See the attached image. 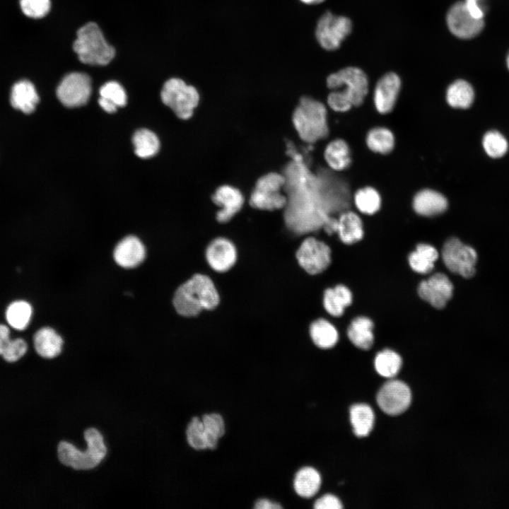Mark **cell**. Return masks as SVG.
Masks as SVG:
<instances>
[{
    "label": "cell",
    "mask_w": 509,
    "mask_h": 509,
    "mask_svg": "<svg viewBox=\"0 0 509 509\" xmlns=\"http://www.w3.org/2000/svg\"><path fill=\"white\" fill-rule=\"evenodd\" d=\"M221 303V296L214 281L208 275L193 274L176 289L172 304L183 317H195L204 310H213Z\"/></svg>",
    "instance_id": "1"
},
{
    "label": "cell",
    "mask_w": 509,
    "mask_h": 509,
    "mask_svg": "<svg viewBox=\"0 0 509 509\" xmlns=\"http://www.w3.org/2000/svg\"><path fill=\"white\" fill-rule=\"evenodd\" d=\"M329 88H344L330 93L327 103L331 109L344 112L352 107L361 105L368 90V81L365 74L359 68L349 66L330 74L327 79Z\"/></svg>",
    "instance_id": "2"
},
{
    "label": "cell",
    "mask_w": 509,
    "mask_h": 509,
    "mask_svg": "<svg viewBox=\"0 0 509 509\" xmlns=\"http://www.w3.org/2000/svg\"><path fill=\"white\" fill-rule=\"evenodd\" d=\"M87 443L85 451L78 450L72 443L62 441L58 445L57 454L59 461L74 469H90L97 467L107 454L103 436L95 428H89L84 432Z\"/></svg>",
    "instance_id": "3"
},
{
    "label": "cell",
    "mask_w": 509,
    "mask_h": 509,
    "mask_svg": "<svg viewBox=\"0 0 509 509\" xmlns=\"http://www.w3.org/2000/svg\"><path fill=\"white\" fill-rule=\"evenodd\" d=\"M73 48L79 60L89 65H107L115 55V48L107 42L94 22H89L78 30Z\"/></svg>",
    "instance_id": "4"
},
{
    "label": "cell",
    "mask_w": 509,
    "mask_h": 509,
    "mask_svg": "<svg viewBox=\"0 0 509 509\" xmlns=\"http://www.w3.org/2000/svg\"><path fill=\"white\" fill-rule=\"evenodd\" d=\"M293 122L300 139L308 143L324 139L329 132L325 106L311 98L300 99L293 112Z\"/></svg>",
    "instance_id": "5"
},
{
    "label": "cell",
    "mask_w": 509,
    "mask_h": 509,
    "mask_svg": "<svg viewBox=\"0 0 509 509\" xmlns=\"http://www.w3.org/2000/svg\"><path fill=\"white\" fill-rule=\"evenodd\" d=\"M160 98L162 102L182 119L192 117L199 100L197 89L177 78L168 79L164 83Z\"/></svg>",
    "instance_id": "6"
},
{
    "label": "cell",
    "mask_w": 509,
    "mask_h": 509,
    "mask_svg": "<svg viewBox=\"0 0 509 509\" xmlns=\"http://www.w3.org/2000/svg\"><path fill=\"white\" fill-rule=\"evenodd\" d=\"M442 257L446 267L452 273L464 278H470L475 274L477 254L474 248L458 238H451L445 242Z\"/></svg>",
    "instance_id": "7"
},
{
    "label": "cell",
    "mask_w": 509,
    "mask_h": 509,
    "mask_svg": "<svg viewBox=\"0 0 509 509\" xmlns=\"http://www.w3.org/2000/svg\"><path fill=\"white\" fill-rule=\"evenodd\" d=\"M299 267L309 275H317L327 269L331 262V250L314 237L305 238L295 254Z\"/></svg>",
    "instance_id": "8"
},
{
    "label": "cell",
    "mask_w": 509,
    "mask_h": 509,
    "mask_svg": "<svg viewBox=\"0 0 509 509\" xmlns=\"http://www.w3.org/2000/svg\"><path fill=\"white\" fill-rule=\"evenodd\" d=\"M352 23L345 16H336L327 11L319 19L315 35L322 47L334 50L351 31Z\"/></svg>",
    "instance_id": "9"
},
{
    "label": "cell",
    "mask_w": 509,
    "mask_h": 509,
    "mask_svg": "<svg viewBox=\"0 0 509 509\" xmlns=\"http://www.w3.org/2000/svg\"><path fill=\"white\" fill-rule=\"evenodd\" d=\"M91 90V79L88 75L72 72L61 81L57 88V96L66 107H79L87 103Z\"/></svg>",
    "instance_id": "10"
},
{
    "label": "cell",
    "mask_w": 509,
    "mask_h": 509,
    "mask_svg": "<svg viewBox=\"0 0 509 509\" xmlns=\"http://www.w3.org/2000/svg\"><path fill=\"white\" fill-rule=\"evenodd\" d=\"M411 393L408 385L398 380L385 382L377 394V402L380 409L389 415H398L409 406Z\"/></svg>",
    "instance_id": "11"
},
{
    "label": "cell",
    "mask_w": 509,
    "mask_h": 509,
    "mask_svg": "<svg viewBox=\"0 0 509 509\" xmlns=\"http://www.w3.org/2000/svg\"><path fill=\"white\" fill-rule=\"evenodd\" d=\"M205 258L214 271L226 273L235 265L238 261V250L229 239L218 237L212 240L207 245Z\"/></svg>",
    "instance_id": "12"
},
{
    "label": "cell",
    "mask_w": 509,
    "mask_h": 509,
    "mask_svg": "<svg viewBox=\"0 0 509 509\" xmlns=\"http://www.w3.org/2000/svg\"><path fill=\"white\" fill-rule=\"evenodd\" d=\"M447 23L450 32L462 39L476 36L484 27L483 19L473 17L464 2L456 3L450 8L447 14Z\"/></svg>",
    "instance_id": "13"
},
{
    "label": "cell",
    "mask_w": 509,
    "mask_h": 509,
    "mask_svg": "<svg viewBox=\"0 0 509 509\" xmlns=\"http://www.w3.org/2000/svg\"><path fill=\"white\" fill-rule=\"evenodd\" d=\"M453 285L448 277L443 273H436L427 280L420 283L418 288L419 296L433 307L442 309L452 298Z\"/></svg>",
    "instance_id": "14"
},
{
    "label": "cell",
    "mask_w": 509,
    "mask_h": 509,
    "mask_svg": "<svg viewBox=\"0 0 509 509\" xmlns=\"http://www.w3.org/2000/svg\"><path fill=\"white\" fill-rule=\"evenodd\" d=\"M400 88V78L394 73H387L379 79L374 92V104L379 113L387 114L392 110Z\"/></svg>",
    "instance_id": "15"
},
{
    "label": "cell",
    "mask_w": 509,
    "mask_h": 509,
    "mask_svg": "<svg viewBox=\"0 0 509 509\" xmlns=\"http://www.w3.org/2000/svg\"><path fill=\"white\" fill-rule=\"evenodd\" d=\"M212 200L221 207L216 213V220L224 223L228 222L241 209L244 198L238 189L223 185L216 190Z\"/></svg>",
    "instance_id": "16"
},
{
    "label": "cell",
    "mask_w": 509,
    "mask_h": 509,
    "mask_svg": "<svg viewBox=\"0 0 509 509\" xmlns=\"http://www.w3.org/2000/svg\"><path fill=\"white\" fill-rule=\"evenodd\" d=\"M280 189L272 182H257L250 197V205L255 209L269 211L284 207L287 204V199L280 193Z\"/></svg>",
    "instance_id": "17"
},
{
    "label": "cell",
    "mask_w": 509,
    "mask_h": 509,
    "mask_svg": "<svg viewBox=\"0 0 509 509\" xmlns=\"http://www.w3.org/2000/svg\"><path fill=\"white\" fill-rule=\"evenodd\" d=\"M145 256L146 250L143 242L134 235H129L121 240L113 252L115 262L125 269L139 266Z\"/></svg>",
    "instance_id": "18"
},
{
    "label": "cell",
    "mask_w": 509,
    "mask_h": 509,
    "mask_svg": "<svg viewBox=\"0 0 509 509\" xmlns=\"http://www.w3.org/2000/svg\"><path fill=\"white\" fill-rule=\"evenodd\" d=\"M447 200L443 194L431 189L420 190L413 199L415 212L423 216L439 215L447 209Z\"/></svg>",
    "instance_id": "19"
},
{
    "label": "cell",
    "mask_w": 509,
    "mask_h": 509,
    "mask_svg": "<svg viewBox=\"0 0 509 509\" xmlns=\"http://www.w3.org/2000/svg\"><path fill=\"white\" fill-rule=\"evenodd\" d=\"M39 102V97L34 85L27 80L16 83L11 92V105L25 114L32 113Z\"/></svg>",
    "instance_id": "20"
},
{
    "label": "cell",
    "mask_w": 509,
    "mask_h": 509,
    "mask_svg": "<svg viewBox=\"0 0 509 509\" xmlns=\"http://www.w3.org/2000/svg\"><path fill=\"white\" fill-rule=\"evenodd\" d=\"M34 346L37 353L45 358L57 356L62 351L63 339L51 327L40 329L34 336Z\"/></svg>",
    "instance_id": "21"
},
{
    "label": "cell",
    "mask_w": 509,
    "mask_h": 509,
    "mask_svg": "<svg viewBox=\"0 0 509 509\" xmlns=\"http://www.w3.org/2000/svg\"><path fill=\"white\" fill-rule=\"evenodd\" d=\"M352 302L351 291L344 285L327 288L323 295V306L333 317H340Z\"/></svg>",
    "instance_id": "22"
},
{
    "label": "cell",
    "mask_w": 509,
    "mask_h": 509,
    "mask_svg": "<svg viewBox=\"0 0 509 509\" xmlns=\"http://www.w3.org/2000/svg\"><path fill=\"white\" fill-rule=\"evenodd\" d=\"M373 323L366 317H358L352 320L347 329L349 340L356 347L368 350L374 341Z\"/></svg>",
    "instance_id": "23"
},
{
    "label": "cell",
    "mask_w": 509,
    "mask_h": 509,
    "mask_svg": "<svg viewBox=\"0 0 509 509\" xmlns=\"http://www.w3.org/2000/svg\"><path fill=\"white\" fill-rule=\"evenodd\" d=\"M338 220L337 233L345 244H353L363 236V223L360 217L353 211L342 213Z\"/></svg>",
    "instance_id": "24"
},
{
    "label": "cell",
    "mask_w": 509,
    "mask_h": 509,
    "mask_svg": "<svg viewBox=\"0 0 509 509\" xmlns=\"http://www.w3.org/2000/svg\"><path fill=\"white\" fill-rule=\"evenodd\" d=\"M309 334L314 344L323 349L332 348L339 339L335 327L323 318H319L310 324Z\"/></svg>",
    "instance_id": "25"
},
{
    "label": "cell",
    "mask_w": 509,
    "mask_h": 509,
    "mask_svg": "<svg viewBox=\"0 0 509 509\" xmlns=\"http://www.w3.org/2000/svg\"><path fill=\"white\" fill-rule=\"evenodd\" d=\"M319 472L311 467L299 469L295 475L293 486L296 493L303 498H311L318 491L321 486Z\"/></svg>",
    "instance_id": "26"
},
{
    "label": "cell",
    "mask_w": 509,
    "mask_h": 509,
    "mask_svg": "<svg viewBox=\"0 0 509 509\" xmlns=\"http://www.w3.org/2000/svg\"><path fill=\"white\" fill-rule=\"evenodd\" d=\"M324 156L327 165L336 171L346 169L351 163L349 146L341 139L333 140L328 144Z\"/></svg>",
    "instance_id": "27"
},
{
    "label": "cell",
    "mask_w": 509,
    "mask_h": 509,
    "mask_svg": "<svg viewBox=\"0 0 509 509\" xmlns=\"http://www.w3.org/2000/svg\"><path fill=\"white\" fill-rule=\"evenodd\" d=\"M98 103L106 112L112 113L118 107L127 104V94L124 88L117 81H108L100 90Z\"/></svg>",
    "instance_id": "28"
},
{
    "label": "cell",
    "mask_w": 509,
    "mask_h": 509,
    "mask_svg": "<svg viewBox=\"0 0 509 509\" xmlns=\"http://www.w3.org/2000/svg\"><path fill=\"white\" fill-rule=\"evenodd\" d=\"M439 254L437 250L431 245L420 243L415 251L410 253L408 257L411 268L419 274H427L434 268V263Z\"/></svg>",
    "instance_id": "29"
},
{
    "label": "cell",
    "mask_w": 509,
    "mask_h": 509,
    "mask_svg": "<svg viewBox=\"0 0 509 509\" xmlns=\"http://www.w3.org/2000/svg\"><path fill=\"white\" fill-rule=\"evenodd\" d=\"M350 420L356 435L364 437L372 431L374 424V412L365 404H356L350 409Z\"/></svg>",
    "instance_id": "30"
},
{
    "label": "cell",
    "mask_w": 509,
    "mask_h": 509,
    "mask_svg": "<svg viewBox=\"0 0 509 509\" xmlns=\"http://www.w3.org/2000/svg\"><path fill=\"white\" fill-rule=\"evenodd\" d=\"M474 93L472 86L464 80H457L449 86L446 100L450 106L455 108L466 109L474 101Z\"/></svg>",
    "instance_id": "31"
},
{
    "label": "cell",
    "mask_w": 509,
    "mask_h": 509,
    "mask_svg": "<svg viewBox=\"0 0 509 509\" xmlns=\"http://www.w3.org/2000/svg\"><path fill=\"white\" fill-rule=\"evenodd\" d=\"M365 141L369 149L381 154L390 153L394 146L393 133L383 127L371 129L367 134Z\"/></svg>",
    "instance_id": "32"
},
{
    "label": "cell",
    "mask_w": 509,
    "mask_h": 509,
    "mask_svg": "<svg viewBox=\"0 0 509 509\" xmlns=\"http://www.w3.org/2000/svg\"><path fill=\"white\" fill-rule=\"evenodd\" d=\"M135 154L141 158H148L156 154L160 148L157 136L146 129L137 130L132 137Z\"/></svg>",
    "instance_id": "33"
},
{
    "label": "cell",
    "mask_w": 509,
    "mask_h": 509,
    "mask_svg": "<svg viewBox=\"0 0 509 509\" xmlns=\"http://www.w3.org/2000/svg\"><path fill=\"white\" fill-rule=\"evenodd\" d=\"M201 421L203 423L207 449L216 448L219 438L223 436L226 432V424L223 416L218 413L204 414Z\"/></svg>",
    "instance_id": "34"
},
{
    "label": "cell",
    "mask_w": 509,
    "mask_h": 509,
    "mask_svg": "<svg viewBox=\"0 0 509 509\" xmlns=\"http://www.w3.org/2000/svg\"><path fill=\"white\" fill-rule=\"evenodd\" d=\"M400 356L390 349L379 352L375 358V367L380 375L391 378L394 377L402 366Z\"/></svg>",
    "instance_id": "35"
},
{
    "label": "cell",
    "mask_w": 509,
    "mask_h": 509,
    "mask_svg": "<svg viewBox=\"0 0 509 509\" xmlns=\"http://www.w3.org/2000/svg\"><path fill=\"white\" fill-rule=\"evenodd\" d=\"M32 308L23 300L12 303L7 308L6 317L13 328L23 330L27 327L31 318Z\"/></svg>",
    "instance_id": "36"
},
{
    "label": "cell",
    "mask_w": 509,
    "mask_h": 509,
    "mask_svg": "<svg viewBox=\"0 0 509 509\" xmlns=\"http://www.w3.org/2000/svg\"><path fill=\"white\" fill-rule=\"evenodd\" d=\"M353 200L358 210L365 214H374L380 209L381 206L380 194L371 187H365L358 189L355 193Z\"/></svg>",
    "instance_id": "37"
},
{
    "label": "cell",
    "mask_w": 509,
    "mask_h": 509,
    "mask_svg": "<svg viewBox=\"0 0 509 509\" xmlns=\"http://www.w3.org/2000/svg\"><path fill=\"white\" fill-rule=\"evenodd\" d=\"M483 147L491 158L502 157L508 151V144L505 138L497 131H489L484 136Z\"/></svg>",
    "instance_id": "38"
},
{
    "label": "cell",
    "mask_w": 509,
    "mask_h": 509,
    "mask_svg": "<svg viewBox=\"0 0 509 509\" xmlns=\"http://www.w3.org/2000/svg\"><path fill=\"white\" fill-rule=\"evenodd\" d=\"M187 440L190 447L196 450L207 449L206 435L201 419L193 417L186 430Z\"/></svg>",
    "instance_id": "39"
},
{
    "label": "cell",
    "mask_w": 509,
    "mask_h": 509,
    "mask_svg": "<svg viewBox=\"0 0 509 509\" xmlns=\"http://www.w3.org/2000/svg\"><path fill=\"white\" fill-rule=\"evenodd\" d=\"M23 13L32 18L45 16L50 10V0H20Z\"/></svg>",
    "instance_id": "40"
},
{
    "label": "cell",
    "mask_w": 509,
    "mask_h": 509,
    "mask_svg": "<svg viewBox=\"0 0 509 509\" xmlns=\"http://www.w3.org/2000/svg\"><path fill=\"white\" fill-rule=\"evenodd\" d=\"M28 346L23 339H11L1 356L8 362H15L24 356Z\"/></svg>",
    "instance_id": "41"
},
{
    "label": "cell",
    "mask_w": 509,
    "mask_h": 509,
    "mask_svg": "<svg viewBox=\"0 0 509 509\" xmlns=\"http://www.w3.org/2000/svg\"><path fill=\"white\" fill-rule=\"evenodd\" d=\"M316 509H340L342 508L340 500L334 495L326 494L318 498L315 504Z\"/></svg>",
    "instance_id": "42"
},
{
    "label": "cell",
    "mask_w": 509,
    "mask_h": 509,
    "mask_svg": "<svg viewBox=\"0 0 509 509\" xmlns=\"http://www.w3.org/2000/svg\"><path fill=\"white\" fill-rule=\"evenodd\" d=\"M464 4L473 17L477 19H483L484 11L479 7L478 0H465Z\"/></svg>",
    "instance_id": "43"
},
{
    "label": "cell",
    "mask_w": 509,
    "mask_h": 509,
    "mask_svg": "<svg viewBox=\"0 0 509 509\" xmlns=\"http://www.w3.org/2000/svg\"><path fill=\"white\" fill-rule=\"evenodd\" d=\"M9 334L10 332L8 328L5 325L0 324V355L3 353L11 340Z\"/></svg>",
    "instance_id": "44"
},
{
    "label": "cell",
    "mask_w": 509,
    "mask_h": 509,
    "mask_svg": "<svg viewBox=\"0 0 509 509\" xmlns=\"http://www.w3.org/2000/svg\"><path fill=\"white\" fill-rule=\"evenodd\" d=\"M282 506L274 501L266 498L258 499L255 504L256 509H280Z\"/></svg>",
    "instance_id": "45"
},
{
    "label": "cell",
    "mask_w": 509,
    "mask_h": 509,
    "mask_svg": "<svg viewBox=\"0 0 509 509\" xmlns=\"http://www.w3.org/2000/svg\"><path fill=\"white\" fill-rule=\"evenodd\" d=\"M322 227L327 235H332L337 232L338 220L329 217L323 223Z\"/></svg>",
    "instance_id": "46"
},
{
    "label": "cell",
    "mask_w": 509,
    "mask_h": 509,
    "mask_svg": "<svg viewBox=\"0 0 509 509\" xmlns=\"http://www.w3.org/2000/svg\"><path fill=\"white\" fill-rule=\"evenodd\" d=\"M302 2L307 4H316L322 2L324 0H300Z\"/></svg>",
    "instance_id": "47"
},
{
    "label": "cell",
    "mask_w": 509,
    "mask_h": 509,
    "mask_svg": "<svg viewBox=\"0 0 509 509\" xmlns=\"http://www.w3.org/2000/svg\"><path fill=\"white\" fill-rule=\"evenodd\" d=\"M507 64H508V69H509V54H508V58H507Z\"/></svg>",
    "instance_id": "48"
}]
</instances>
